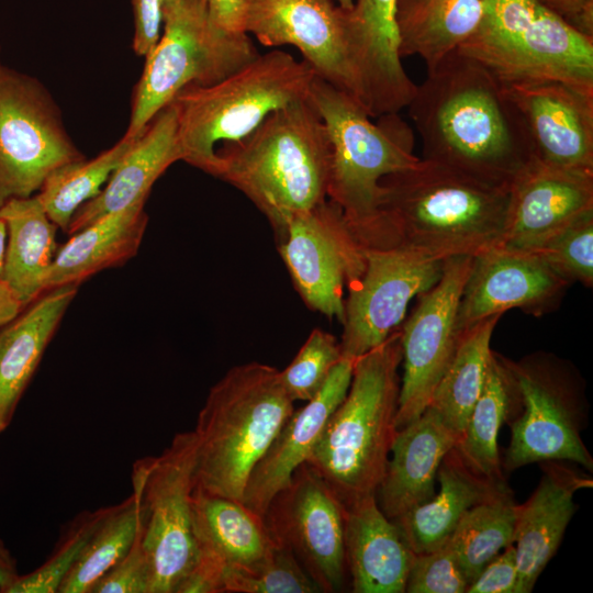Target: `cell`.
<instances>
[{
    "instance_id": "ac0fdd59",
    "label": "cell",
    "mask_w": 593,
    "mask_h": 593,
    "mask_svg": "<svg viewBox=\"0 0 593 593\" xmlns=\"http://www.w3.org/2000/svg\"><path fill=\"white\" fill-rule=\"evenodd\" d=\"M504 86L521 114L535 159L593 174V90L559 80Z\"/></svg>"
},
{
    "instance_id": "7a4b0ae2",
    "label": "cell",
    "mask_w": 593,
    "mask_h": 593,
    "mask_svg": "<svg viewBox=\"0 0 593 593\" xmlns=\"http://www.w3.org/2000/svg\"><path fill=\"white\" fill-rule=\"evenodd\" d=\"M510 188L419 158L380 181L384 246L446 260L474 257L504 237Z\"/></svg>"
},
{
    "instance_id": "9a60e30c",
    "label": "cell",
    "mask_w": 593,
    "mask_h": 593,
    "mask_svg": "<svg viewBox=\"0 0 593 593\" xmlns=\"http://www.w3.org/2000/svg\"><path fill=\"white\" fill-rule=\"evenodd\" d=\"M365 268L345 299L342 356L357 359L381 345L405 316L411 300L440 278L444 261L400 246H363Z\"/></svg>"
},
{
    "instance_id": "4fadbf2b",
    "label": "cell",
    "mask_w": 593,
    "mask_h": 593,
    "mask_svg": "<svg viewBox=\"0 0 593 593\" xmlns=\"http://www.w3.org/2000/svg\"><path fill=\"white\" fill-rule=\"evenodd\" d=\"M273 539L289 548L321 592L343 591L345 505L306 462L279 491L264 515Z\"/></svg>"
},
{
    "instance_id": "44dd1931",
    "label": "cell",
    "mask_w": 593,
    "mask_h": 593,
    "mask_svg": "<svg viewBox=\"0 0 593 593\" xmlns=\"http://www.w3.org/2000/svg\"><path fill=\"white\" fill-rule=\"evenodd\" d=\"M395 8L396 0H355L346 9L360 103L371 118L399 113L407 107L416 89L399 54Z\"/></svg>"
},
{
    "instance_id": "f1b7e54d",
    "label": "cell",
    "mask_w": 593,
    "mask_h": 593,
    "mask_svg": "<svg viewBox=\"0 0 593 593\" xmlns=\"http://www.w3.org/2000/svg\"><path fill=\"white\" fill-rule=\"evenodd\" d=\"M436 480L439 482L437 493L393 521L414 553L445 545L469 508L507 485L472 470L456 446L441 460Z\"/></svg>"
},
{
    "instance_id": "5b68a950",
    "label": "cell",
    "mask_w": 593,
    "mask_h": 593,
    "mask_svg": "<svg viewBox=\"0 0 593 593\" xmlns=\"http://www.w3.org/2000/svg\"><path fill=\"white\" fill-rule=\"evenodd\" d=\"M309 99L329 139L327 198L363 246H381L380 181L419 160L413 131L399 113L380 115L373 123L356 99L316 76Z\"/></svg>"
},
{
    "instance_id": "cb8c5ba5",
    "label": "cell",
    "mask_w": 593,
    "mask_h": 593,
    "mask_svg": "<svg viewBox=\"0 0 593 593\" xmlns=\"http://www.w3.org/2000/svg\"><path fill=\"white\" fill-rule=\"evenodd\" d=\"M459 438L429 407L396 430L385 473L376 493L388 518L394 521L435 494L441 460Z\"/></svg>"
},
{
    "instance_id": "52a82bcc",
    "label": "cell",
    "mask_w": 593,
    "mask_h": 593,
    "mask_svg": "<svg viewBox=\"0 0 593 593\" xmlns=\"http://www.w3.org/2000/svg\"><path fill=\"white\" fill-rule=\"evenodd\" d=\"M313 69L281 49H271L222 79L189 85L172 99L181 160L217 176V145L237 142L272 112L309 98Z\"/></svg>"
},
{
    "instance_id": "c3c4849f",
    "label": "cell",
    "mask_w": 593,
    "mask_h": 593,
    "mask_svg": "<svg viewBox=\"0 0 593 593\" xmlns=\"http://www.w3.org/2000/svg\"><path fill=\"white\" fill-rule=\"evenodd\" d=\"M24 307L8 284L0 278V328L14 320Z\"/></svg>"
},
{
    "instance_id": "836d02e7",
    "label": "cell",
    "mask_w": 593,
    "mask_h": 593,
    "mask_svg": "<svg viewBox=\"0 0 593 593\" xmlns=\"http://www.w3.org/2000/svg\"><path fill=\"white\" fill-rule=\"evenodd\" d=\"M501 316L484 318L460 334L455 355L427 406L459 436L482 390L492 334Z\"/></svg>"
},
{
    "instance_id": "8fae6325",
    "label": "cell",
    "mask_w": 593,
    "mask_h": 593,
    "mask_svg": "<svg viewBox=\"0 0 593 593\" xmlns=\"http://www.w3.org/2000/svg\"><path fill=\"white\" fill-rule=\"evenodd\" d=\"M197 439L177 433L158 456L137 459L132 488L139 493L142 542L149 570V593H176L195 557L192 495Z\"/></svg>"
},
{
    "instance_id": "ee69618b",
    "label": "cell",
    "mask_w": 593,
    "mask_h": 593,
    "mask_svg": "<svg viewBox=\"0 0 593 593\" xmlns=\"http://www.w3.org/2000/svg\"><path fill=\"white\" fill-rule=\"evenodd\" d=\"M518 568L515 547L506 546L469 583L466 593H515Z\"/></svg>"
},
{
    "instance_id": "f907efd6",
    "label": "cell",
    "mask_w": 593,
    "mask_h": 593,
    "mask_svg": "<svg viewBox=\"0 0 593 593\" xmlns=\"http://www.w3.org/2000/svg\"><path fill=\"white\" fill-rule=\"evenodd\" d=\"M8 231L4 221L0 217V278L3 269Z\"/></svg>"
},
{
    "instance_id": "d4e9b609",
    "label": "cell",
    "mask_w": 593,
    "mask_h": 593,
    "mask_svg": "<svg viewBox=\"0 0 593 593\" xmlns=\"http://www.w3.org/2000/svg\"><path fill=\"white\" fill-rule=\"evenodd\" d=\"M345 559L354 593H404L414 552L376 494L345 505Z\"/></svg>"
},
{
    "instance_id": "f5cc1de1",
    "label": "cell",
    "mask_w": 593,
    "mask_h": 593,
    "mask_svg": "<svg viewBox=\"0 0 593 593\" xmlns=\"http://www.w3.org/2000/svg\"><path fill=\"white\" fill-rule=\"evenodd\" d=\"M164 1H167V0H163V2H164Z\"/></svg>"
},
{
    "instance_id": "816d5d0a",
    "label": "cell",
    "mask_w": 593,
    "mask_h": 593,
    "mask_svg": "<svg viewBox=\"0 0 593 593\" xmlns=\"http://www.w3.org/2000/svg\"><path fill=\"white\" fill-rule=\"evenodd\" d=\"M340 7L344 9H350L355 0H336Z\"/></svg>"
},
{
    "instance_id": "7402d4cb",
    "label": "cell",
    "mask_w": 593,
    "mask_h": 593,
    "mask_svg": "<svg viewBox=\"0 0 593 593\" xmlns=\"http://www.w3.org/2000/svg\"><path fill=\"white\" fill-rule=\"evenodd\" d=\"M355 361L342 357L321 390L287 418L249 474L242 497L249 510L264 517L273 496L309 460L328 418L348 391Z\"/></svg>"
},
{
    "instance_id": "b9f144b4",
    "label": "cell",
    "mask_w": 593,
    "mask_h": 593,
    "mask_svg": "<svg viewBox=\"0 0 593 593\" xmlns=\"http://www.w3.org/2000/svg\"><path fill=\"white\" fill-rule=\"evenodd\" d=\"M468 585L457 557L446 542L432 551L414 553L405 592L466 593Z\"/></svg>"
},
{
    "instance_id": "484cf974",
    "label": "cell",
    "mask_w": 593,
    "mask_h": 593,
    "mask_svg": "<svg viewBox=\"0 0 593 593\" xmlns=\"http://www.w3.org/2000/svg\"><path fill=\"white\" fill-rule=\"evenodd\" d=\"M178 160L181 152L177 113L170 102L138 135L100 193L74 213L67 233L71 235L105 214L147 198L156 180Z\"/></svg>"
},
{
    "instance_id": "7c38bea8",
    "label": "cell",
    "mask_w": 593,
    "mask_h": 593,
    "mask_svg": "<svg viewBox=\"0 0 593 593\" xmlns=\"http://www.w3.org/2000/svg\"><path fill=\"white\" fill-rule=\"evenodd\" d=\"M82 158L44 87L0 65V208L32 197L56 168Z\"/></svg>"
},
{
    "instance_id": "6da1fadb",
    "label": "cell",
    "mask_w": 593,
    "mask_h": 593,
    "mask_svg": "<svg viewBox=\"0 0 593 593\" xmlns=\"http://www.w3.org/2000/svg\"><path fill=\"white\" fill-rule=\"evenodd\" d=\"M406 108L423 159L505 188L535 159L505 86L458 49L427 68Z\"/></svg>"
},
{
    "instance_id": "f546056e",
    "label": "cell",
    "mask_w": 593,
    "mask_h": 593,
    "mask_svg": "<svg viewBox=\"0 0 593 593\" xmlns=\"http://www.w3.org/2000/svg\"><path fill=\"white\" fill-rule=\"evenodd\" d=\"M192 513L195 552L216 559L225 568L254 563L278 545L264 517L242 501L194 488Z\"/></svg>"
},
{
    "instance_id": "1f68e13d",
    "label": "cell",
    "mask_w": 593,
    "mask_h": 593,
    "mask_svg": "<svg viewBox=\"0 0 593 593\" xmlns=\"http://www.w3.org/2000/svg\"><path fill=\"white\" fill-rule=\"evenodd\" d=\"M486 0H396L399 54L429 68L458 49L480 26Z\"/></svg>"
},
{
    "instance_id": "9c48e42d",
    "label": "cell",
    "mask_w": 593,
    "mask_h": 593,
    "mask_svg": "<svg viewBox=\"0 0 593 593\" xmlns=\"http://www.w3.org/2000/svg\"><path fill=\"white\" fill-rule=\"evenodd\" d=\"M164 32L145 56L125 136H138L186 86L228 77L259 53L248 33H230L210 19L205 0L163 2Z\"/></svg>"
},
{
    "instance_id": "ab89813d",
    "label": "cell",
    "mask_w": 593,
    "mask_h": 593,
    "mask_svg": "<svg viewBox=\"0 0 593 593\" xmlns=\"http://www.w3.org/2000/svg\"><path fill=\"white\" fill-rule=\"evenodd\" d=\"M569 284L593 286V211L586 212L529 250Z\"/></svg>"
},
{
    "instance_id": "e0dca14e",
    "label": "cell",
    "mask_w": 593,
    "mask_h": 593,
    "mask_svg": "<svg viewBox=\"0 0 593 593\" xmlns=\"http://www.w3.org/2000/svg\"><path fill=\"white\" fill-rule=\"evenodd\" d=\"M245 32L268 47L295 46L316 77L360 103L346 9L336 0H248Z\"/></svg>"
},
{
    "instance_id": "83f0119b",
    "label": "cell",
    "mask_w": 593,
    "mask_h": 593,
    "mask_svg": "<svg viewBox=\"0 0 593 593\" xmlns=\"http://www.w3.org/2000/svg\"><path fill=\"white\" fill-rule=\"evenodd\" d=\"M147 198L105 214L57 248L44 281V292L76 284L107 268L118 267L137 254L148 217L144 210Z\"/></svg>"
},
{
    "instance_id": "681fc988",
    "label": "cell",
    "mask_w": 593,
    "mask_h": 593,
    "mask_svg": "<svg viewBox=\"0 0 593 593\" xmlns=\"http://www.w3.org/2000/svg\"><path fill=\"white\" fill-rule=\"evenodd\" d=\"M19 574L16 559L0 539V593H7Z\"/></svg>"
},
{
    "instance_id": "30bf717a",
    "label": "cell",
    "mask_w": 593,
    "mask_h": 593,
    "mask_svg": "<svg viewBox=\"0 0 593 593\" xmlns=\"http://www.w3.org/2000/svg\"><path fill=\"white\" fill-rule=\"evenodd\" d=\"M504 361L514 381L516 410L502 468L511 472L534 462L561 460L592 473L593 458L581 435L588 424V403L580 377L547 354Z\"/></svg>"
},
{
    "instance_id": "bcb514c9",
    "label": "cell",
    "mask_w": 593,
    "mask_h": 593,
    "mask_svg": "<svg viewBox=\"0 0 593 593\" xmlns=\"http://www.w3.org/2000/svg\"><path fill=\"white\" fill-rule=\"evenodd\" d=\"M580 32L593 36V0H536Z\"/></svg>"
},
{
    "instance_id": "8992f818",
    "label": "cell",
    "mask_w": 593,
    "mask_h": 593,
    "mask_svg": "<svg viewBox=\"0 0 593 593\" xmlns=\"http://www.w3.org/2000/svg\"><path fill=\"white\" fill-rule=\"evenodd\" d=\"M279 370L251 361L209 391L193 429L195 489L242 501L250 472L294 411Z\"/></svg>"
},
{
    "instance_id": "3957f363",
    "label": "cell",
    "mask_w": 593,
    "mask_h": 593,
    "mask_svg": "<svg viewBox=\"0 0 593 593\" xmlns=\"http://www.w3.org/2000/svg\"><path fill=\"white\" fill-rule=\"evenodd\" d=\"M215 153L216 177L243 192L278 238L294 215L327 200L329 139L309 98L270 113L246 137Z\"/></svg>"
},
{
    "instance_id": "f6af8a7d",
    "label": "cell",
    "mask_w": 593,
    "mask_h": 593,
    "mask_svg": "<svg viewBox=\"0 0 593 593\" xmlns=\"http://www.w3.org/2000/svg\"><path fill=\"white\" fill-rule=\"evenodd\" d=\"M134 12L133 48L139 56H146L160 37L163 22V0H132Z\"/></svg>"
},
{
    "instance_id": "4316f807",
    "label": "cell",
    "mask_w": 593,
    "mask_h": 593,
    "mask_svg": "<svg viewBox=\"0 0 593 593\" xmlns=\"http://www.w3.org/2000/svg\"><path fill=\"white\" fill-rule=\"evenodd\" d=\"M77 288L68 284L43 292L0 328V436L12 423Z\"/></svg>"
},
{
    "instance_id": "ffe728a7",
    "label": "cell",
    "mask_w": 593,
    "mask_h": 593,
    "mask_svg": "<svg viewBox=\"0 0 593 593\" xmlns=\"http://www.w3.org/2000/svg\"><path fill=\"white\" fill-rule=\"evenodd\" d=\"M590 211H593V174L534 159L510 187L507 221L500 246L533 250Z\"/></svg>"
},
{
    "instance_id": "e575fe53",
    "label": "cell",
    "mask_w": 593,
    "mask_h": 593,
    "mask_svg": "<svg viewBox=\"0 0 593 593\" xmlns=\"http://www.w3.org/2000/svg\"><path fill=\"white\" fill-rule=\"evenodd\" d=\"M518 504L505 485L473 505L459 521L448 545L470 583L481 569L513 544Z\"/></svg>"
},
{
    "instance_id": "d6986e66",
    "label": "cell",
    "mask_w": 593,
    "mask_h": 593,
    "mask_svg": "<svg viewBox=\"0 0 593 593\" xmlns=\"http://www.w3.org/2000/svg\"><path fill=\"white\" fill-rule=\"evenodd\" d=\"M568 286L535 254L492 247L472 259L459 302L458 331L462 333L511 309L540 314L562 296Z\"/></svg>"
},
{
    "instance_id": "60d3db41",
    "label": "cell",
    "mask_w": 593,
    "mask_h": 593,
    "mask_svg": "<svg viewBox=\"0 0 593 593\" xmlns=\"http://www.w3.org/2000/svg\"><path fill=\"white\" fill-rule=\"evenodd\" d=\"M339 343L332 334L314 328L292 361L279 371L280 381L294 401L311 400L342 359Z\"/></svg>"
},
{
    "instance_id": "d6a6232c",
    "label": "cell",
    "mask_w": 593,
    "mask_h": 593,
    "mask_svg": "<svg viewBox=\"0 0 593 593\" xmlns=\"http://www.w3.org/2000/svg\"><path fill=\"white\" fill-rule=\"evenodd\" d=\"M516 410V390L504 358L492 350L479 398L456 445L466 463L483 478L506 482L497 436Z\"/></svg>"
},
{
    "instance_id": "f35d334b",
    "label": "cell",
    "mask_w": 593,
    "mask_h": 593,
    "mask_svg": "<svg viewBox=\"0 0 593 593\" xmlns=\"http://www.w3.org/2000/svg\"><path fill=\"white\" fill-rule=\"evenodd\" d=\"M109 506L85 510L70 519L46 560L33 571L19 574L7 593H58V590Z\"/></svg>"
},
{
    "instance_id": "5bb4252c",
    "label": "cell",
    "mask_w": 593,
    "mask_h": 593,
    "mask_svg": "<svg viewBox=\"0 0 593 593\" xmlns=\"http://www.w3.org/2000/svg\"><path fill=\"white\" fill-rule=\"evenodd\" d=\"M280 255L304 303L340 324L345 288L362 273L363 245L329 200L294 215L278 238Z\"/></svg>"
},
{
    "instance_id": "74e56055",
    "label": "cell",
    "mask_w": 593,
    "mask_h": 593,
    "mask_svg": "<svg viewBox=\"0 0 593 593\" xmlns=\"http://www.w3.org/2000/svg\"><path fill=\"white\" fill-rule=\"evenodd\" d=\"M317 585L292 551L277 547L265 558L246 566L226 567L221 593H317Z\"/></svg>"
},
{
    "instance_id": "7bdbcfd3",
    "label": "cell",
    "mask_w": 593,
    "mask_h": 593,
    "mask_svg": "<svg viewBox=\"0 0 593 593\" xmlns=\"http://www.w3.org/2000/svg\"><path fill=\"white\" fill-rule=\"evenodd\" d=\"M150 570L142 542V514L136 538L126 555L94 584L91 593H149Z\"/></svg>"
},
{
    "instance_id": "603a6c76",
    "label": "cell",
    "mask_w": 593,
    "mask_h": 593,
    "mask_svg": "<svg viewBox=\"0 0 593 593\" xmlns=\"http://www.w3.org/2000/svg\"><path fill=\"white\" fill-rule=\"evenodd\" d=\"M541 465L540 481L518 504L514 541L518 582L515 593L533 591L539 575L556 555L575 512V492L592 488L593 480L579 466L550 460Z\"/></svg>"
},
{
    "instance_id": "277c9868",
    "label": "cell",
    "mask_w": 593,
    "mask_h": 593,
    "mask_svg": "<svg viewBox=\"0 0 593 593\" xmlns=\"http://www.w3.org/2000/svg\"><path fill=\"white\" fill-rule=\"evenodd\" d=\"M400 331L358 357L348 391L306 461L344 505L376 494L396 434Z\"/></svg>"
},
{
    "instance_id": "7dc6e473",
    "label": "cell",
    "mask_w": 593,
    "mask_h": 593,
    "mask_svg": "<svg viewBox=\"0 0 593 593\" xmlns=\"http://www.w3.org/2000/svg\"><path fill=\"white\" fill-rule=\"evenodd\" d=\"M211 21L230 33H246L248 0H205Z\"/></svg>"
},
{
    "instance_id": "ba28073f",
    "label": "cell",
    "mask_w": 593,
    "mask_h": 593,
    "mask_svg": "<svg viewBox=\"0 0 593 593\" xmlns=\"http://www.w3.org/2000/svg\"><path fill=\"white\" fill-rule=\"evenodd\" d=\"M458 51L504 85L559 80L593 90V36L536 0H486L480 26Z\"/></svg>"
},
{
    "instance_id": "d590c367",
    "label": "cell",
    "mask_w": 593,
    "mask_h": 593,
    "mask_svg": "<svg viewBox=\"0 0 593 593\" xmlns=\"http://www.w3.org/2000/svg\"><path fill=\"white\" fill-rule=\"evenodd\" d=\"M141 523L139 493L109 510L65 577L58 593H91L92 588L132 547Z\"/></svg>"
},
{
    "instance_id": "4dcf8cb0",
    "label": "cell",
    "mask_w": 593,
    "mask_h": 593,
    "mask_svg": "<svg viewBox=\"0 0 593 593\" xmlns=\"http://www.w3.org/2000/svg\"><path fill=\"white\" fill-rule=\"evenodd\" d=\"M8 231L1 279L23 306L44 292V281L57 251V225L37 195L15 198L0 208Z\"/></svg>"
},
{
    "instance_id": "8d00e7d4",
    "label": "cell",
    "mask_w": 593,
    "mask_h": 593,
    "mask_svg": "<svg viewBox=\"0 0 593 593\" xmlns=\"http://www.w3.org/2000/svg\"><path fill=\"white\" fill-rule=\"evenodd\" d=\"M137 137L124 135L93 159L71 161L51 172L36 195L57 227L67 232L74 213L100 193Z\"/></svg>"
},
{
    "instance_id": "2e32d148",
    "label": "cell",
    "mask_w": 593,
    "mask_h": 593,
    "mask_svg": "<svg viewBox=\"0 0 593 593\" xmlns=\"http://www.w3.org/2000/svg\"><path fill=\"white\" fill-rule=\"evenodd\" d=\"M473 257L444 260L439 280L418 295V303L400 331L403 374L396 429L427 409L434 390L450 363L460 338L457 314Z\"/></svg>"
}]
</instances>
